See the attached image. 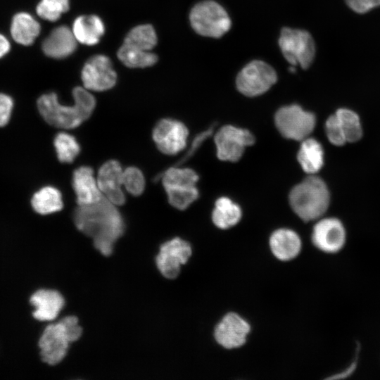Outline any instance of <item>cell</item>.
<instances>
[{
	"label": "cell",
	"mask_w": 380,
	"mask_h": 380,
	"mask_svg": "<svg viewBox=\"0 0 380 380\" xmlns=\"http://www.w3.org/2000/svg\"><path fill=\"white\" fill-rule=\"evenodd\" d=\"M77 228L91 237L95 248L103 255H109L113 245L124 232L123 218L116 205L106 197L98 202L78 205L73 215Z\"/></svg>",
	"instance_id": "6da1fadb"
},
{
	"label": "cell",
	"mask_w": 380,
	"mask_h": 380,
	"mask_svg": "<svg viewBox=\"0 0 380 380\" xmlns=\"http://www.w3.org/2000/svg\"><path fill=\"white\" fill-rule=\"evenodd\" d=\"M73 106L60 103L57 95L47 93L37 100L38 110L50 125L63 129H73L80 126L92 114L96 106L94 96L87 89L77 87L72 91Z\"/></svg>",
	"instance_id": "7a4b0ae2"
},
{
	"label": "cell",
	"mask_w": 380,
	"mask_h": 380,
	"mask_svg": "<svg viewBox=\"0 0 380 380\" xmlns=\"http://www.w3.org/2000/svg\"><path fill=\"white\" fill-rule=\"evenodd\" d=\"M289 202L293 210L303 221L315 220L327 210L329 193L321 178L310 175L291 189Z\"/></svg>",
	"instance_id": "3957f363"
},
{
	"label": "cell",
	"mask_w": 380,
	"mask_h": 380,
	"mask_svg": "<svg viewBox=\"0 0 380 380\" xmlns=\"http://www.w3.org/2000/svg\"><path fill=\"white\" fill-rule=\"evenodd\" d=\"M82 331L75 316H67L48 325L39 340L43 361L51 365L59 363L65 357L70 344L80 337Z\"/></svg>",
	"instance_id": "277c9868"
},
{
	"label": "cell",
	"mask_w": 380,
	"mask_h": 380,
	"mask_svg": "<svg viewBox=\"0 0 380 380\" xmlns=\"http://www.w3.org/2000/svg\"><path fill=\"white\" fill-rule=\"evenodd\" d=\"M189 19L194 31L204 37H221L232 26L231 19L225 9L212 0L196 4L190 12Z\"/></svg>",
	"instance_id": "5b68a950"
},
{
	"label": "cell",
	"mask_w": 380,
	"mask_h": 380,
	"mask_svg": "<svg viewBox=\"0 0 380 380\" xmlns=\"http://www.w3.org/2000/svg\"><path fill=\"white\" fill-rule=\"evenodd\" d=\"M279 45L290 65L308 68L315 56V44L311 34L305 30L284 27L281 30Z\"/></svg>",
	"instance_id": "8992f818"
},
{
	"label": "cell",
	"mask_w": 380,
	"mask_h": 380,
	"mask_svg": "<svg viewBox=\"0 0 380 380\" xmlns=\"http://www.w3.org/2000/svg\"><path fill=\"white\" fill-rule=\"evenodd\" d=\"M277 80V72L271 65L262 61L254 60L239 72L236 84L242 94L253 97L267 91Z\"/></svg>",
	"instance_id": "52a82bcc"
},
{
	"label": "cell",
	"mask_w": 380,
	"mask_h": 380,
	"mask_svg": "<svg viewBox=\"0 0 380 380\" xmlns=\"http://www.w3.org/2000/svg\"><path fill=\"white\" fill-rule=\"evenodd\" d=\"M275 125L281 134L287 139L303 141L308 137L315 126V117L293 104L279 108L274 117Z\"/></svg>",
	"instance_id": "ba28073f"
},
{
	"label": "cell",
	"mask_w": 380,
	"mask_h": 380,
	"mask_svg": "<svg viewBox=\"0 0 380 380\" xmlns=\"http://www.w3.org/2000/svg\"><path fill=\"white\" fill-rule=\"evenodd\" d=\"M214 141L219 159L236 162L243 156L246 147L254 144L255 138L247 129L225 125L215 133Z\"/></svg>",
	"instance_id": "9c48e42d"
},
{
	"label": "cell",
	"mask_w": 380,
	"mask_h": 380,
	"mask_svg": "<svg viewBox=\"0 0 380 380\" xmlns=\"http://www.w3.org/2000/svg\"><path fill=\"white\" fill-rule=\"evenodd\" d=\"M189 132L180 121L165 118L155 125L152 137L160 151L166 155H175L186 146Z\"/></svg>",
	"instance_id": "30bf717a"
},
{
	"label": "cell",
	"mask_w": 380,
	"mask_h": 380,
	"mask_svg": "<svg viewBox=\"0 0 380 380\" xmlns=\"http://www.w3.org/2000/svg\"><path fill=\"white\" fill-rule=\"evenodd\" d=\"M191 245L179 237L169 240L161 245L156 257V265L160 273L167 279L176 278L181 266L191 257Z\"/></svg>",
	"instance_id": "8fae6325"
},
{
	"label": "cell",
	"mask_w": 380,
	"mask_h": 380,
	"mask_svg": "<svg viewBox=\"0 0 380 380\" xmlns=\"http://www.w3.org/2000/svg\"><path fill=\"white\" fill-rule=\"evenodd\" d=\"M116 73L110 60L106 56L96 55L87 61L82 71L85 89L102 91L110 89L116 83Z\"/></svg>",
	"instance_id": "7c38bea8"
},
{
	"label": "cell",
	"mask_w": 380,
	"mask_h": 380,
	"mask_svg": "<svg viewBox=\"0 0 380 380\" xmlns=\"http://www.w3.org/2000/svg\"><path fill=\"white\" fill-rule=\"evenodd\" d=\"M251 331L249 323L236 312H228L216 325L214 337L226 349L242 346Z\"/></svg>",
	"instance_id": "4fadbf2b"
},
{
	"label": "cell",
	"mask_w": 380,
	"mask_h": 380,
	"mask_svg": "<svg viewBox=\"0 0 380 380\" xmlns=\"http://www.w3.org/2000/svg\"><path fill=\"white\" fill-rule=\"evenodd\" d=\"M312 241L315 246L324 253L338 252L346 243V231L343 224L334 217L320 220L313 227Z\"/></svg>",
	"instance_id": "5bb4252c"
},
{
	"label": "cell",
	"mask_w": 380,
	"mask_h": 380,
	"mask_svg": "<svg viewBox=\"0 0 380 380\" xmlns=\"http://www.w3.org/2000/svg\"><path fill=\"white\" fill-rule=\"evenodd\" d=\"M123 170L118 160H109L100 167L97 183L102 194L115 205L125 202V193L122 189Z\"/></svg>",
	"instance_id": "9a60e30c"
},
{
	"label": "cell",
	"mask_w": 380,
	"mask_h": 380,
	"mask_svg": "<svg viewBox=\"0 0 380 380\" xmlns=\"http://www.w3.org/2000/svg\"><path fill=\"white\" fill-rule=\"evenodd\" d=\"M72 184L79 205L95 203L103 196L94 177V171L89 166H81L74 171Z\"/></svg>",
	"instance_id": "2e32d148"
},
{
	"label": "cell",
	"mask_w": 380,
	"mask_h": 380,
	"mask_svg": "<svg viewBox=\"0 0 380 380\" xmlns=\"http://www.w3.org/2000/svg\"><path fill=\"white\" fill-rule=\"evenodd\" d=\"M30 303L34 307L32 315L36 319L51 321L57 317L65 300L57 291L40 289L32 295Z\"/></svg>",
	"instance_id": "e0dca14e"
},
{
	"label": "cell",
	"mask_w": 380,
	"mask_h": 380,
	"mask_svg": "<svg viewBox=\"0 0 380 380\" xmlns=\"http://www.w3.org/2000/svg\"><path fill=\"white\" fill-rule=\"evenodd\" d=\"M77 46V39L70 29L62 25L55 28L44 39L42 49L53 58H63L72 53Z\"/></svg>",
	"instance_id": "ac0fdd59"
},
{
	"label": "cell",
	"mask_w": 380,
	"mask_h": 380,
	"mask_svg": "<svg viewBox=\"0 0 380 380\" xmlns=\"http://www.w3.org/2000/svg\"><path fill=\"white\" fill-rule=\"evenodd\" d=\"M270 248L272 254L281 261H289L300 253L302 243L298 234L289 229L275 230L270 237Z\"/></svg>",
	"instance_id": "d6986e66"
},
{
	"label": "cell",
	"mask_w": 380,
	"mask_h": 380,
	"mask_svg": "<svg viewBox=\"0 0 380 380\" xmlns=\"http://www.w3.org/2000/svg\"><path fill=\"white\" fill-rule=\"evenodd\" d=\"M104 30L102 20L94 15L80 16L72 25V32L77 41L89 46L99 42Z\"/></svg>",
	"instance_id": "ffe728a7"
},
{
	"label": "cell",
	"mask_w": 380,
	"mask_h": 380,
	"mask_svg": "<svg viewBox=\"0 0 380 380\" xmlns=\"http://www.w3.org/2000/svg\"><path fill=\"white\" fill-rule=\"evenodd\" d=\"M40 25L30 14L21 12L15 14L11 24L12 38L18 44H32L40 32Z\"/></svg>",
	"instance_id": "44dd1931"
},
{
	"label": "cell",
	"mask_w": 380,
	"mask_h": 380,
	"mask_svg": "<svg viewBox=\"0 0 380 380\" xmlns=\"http://www.w3.org/2000/svg\"><path fill=\"white\" fill-rule=\"evenodd\" d=\"M297 158L302 169L306 173L314 175L323 165V148L318 141L308 137L302 141Z\"/></svg>",
	"instance_id": "7402d4cb"
},
{
	"label": "cell",
	"mask_w": 380,
	"mask_h": 380,
	"mask_svg": "<svg viewBox=\"0 0 380 380\" xmlns=\"http://www.w3.org/2000/svg\"><path fill=\"white\" fill-rule=\"evenodd\" d=\"M33 210L40 215L60 211L63 207L61 191L56 187L46 186L36 191L31 198Z\"/></svg>",
	"instance_id": "603a6c76"
},
{
	"label": "cell",
	"mask_w": 380,
	"mask_h": 380,
	"mask_svg": "<svg viewBox=\"0 0 380 380\" xmlns=\"http://www.w3.org/2000/svg\"><path fill=\"white\" fill-rule=\"evenodd\" d=\"M241 218L240 207L227 197H221L215 201L212 213L214 224L222 229L236 225Z\"/></svg>",
	"instance_id": "cb8c5ba5"
},
{
	"label": "cell",
	"mask_w": 380,
	"mask_h": 380,
	"mask_svg": "<svg viewBox=\"0 0 380 380\" xmlns=\"http://www.w3.org/2000/svg\"><path fill=\"white\" fill-rule=\"evenodd\" d=\"M118 57L129 68H146L154 65L158 57L153 53L124 44L118 51Z\"/></svg>",
	"instance_id": "d4e9b609"
},
{
	"label": "cell",
	"mask_w": 380,
	"mask_h": 380,
	"mask_svg": "<svg viewBox=\"0 0 380 380\" xmlns=\"http://www.w3.org/2000/svg\"><path fill=\"white\" fill-rule=\"evenodd\" d=\"M163 187L196 186L198 176L190 168L172 166L160 175Z\"/></svg>",
	"instance_id": "484cf974"
},
{
	"label": "cell",
	"mask_w": 380,
	"mask_h": 380,
	"mask_svg": "<svg viewBox=\"0 0 380 380\" xmlns=\"http://www.w3.org/2000/svg\"><path fill=\"white\" fill-rule=\"evenodd\" d=\"M157 43V36L150 25H141L134 27L126 36L124 44L141 49L151 50Z\"/></svg>",
	"instance_id": "4316f807"
},
{
	"label": "cell",
	"mask_w": 380,
	"mask_h": 380,
	"mask_svg": "<svg viewBox=\"0 0 380 380\" xmlns=\"http://www.w3.org/2000/svg\"><path fill=\"white\" fill-rule=\"evenodd\" d=\"M58 159L61 163H70L80 152V146L75 137L66 132L58 133L53 140Z\"/></svg>",
	"instance_id": "83f0119b"
},
{
	"label": "cell",
	"mask_w": 380,
	"mask_h": 380,
	"mask_svg": "<svg viewBox=\"0 0 380 380\" xmlns=\"http://www.w3.org/2000/svg\"><path fill=\"white\" fill-rule=\"evenodd\" d=\"M170 204L179 210H185L198 198L196 186L164 188Z\"/></svg>",
	"instance_id": "f1b7e54d"
},
{
	"label": "cell",
	"mask_w": 380,
	"mask_h": 380,
	"mask_svg": "<svg viewBox=\"0 0 380 380\" xmlns=\"http://www.w3.org/2000/svg\"><path fill=\"white\" fill-rule=\"evenodd\" d=\"M347 141L354 142L362 135V129L358 115L351 110L340 108L336 112Z\"/></svg>",
	"instance_id": "f546056e"
},
{
	"label": "cell",
	"mask_w": 380,
	"mask_h": 380,
	"mask_svg": "<svg viewBox=\"0 0 380 380\" xmlns=\"http://www.w3.org/2000/svg\"><path fill=\"white\" fill-rule=\"evenodd\" d=\"M69 9V0H42L37 6V13L42 18L56 21Z\"/></svg>",
	"instance_id": "4dcf8cb0"
},
{
	"label": "cell",
	"mask_w": 380,
	"mask_h": 380,
	"mask_svg": "<svg viewBox=\"0 0 380 380\" xmlns=\"http://www.w3.org/2000/svg\"><path fill=\"white\" fill-rule=\"evenodd\" d=\"M122 186L133 196L141 195L145 188V178L142 172L134 166H130L122 172Z\"/></svg>",
	"instance_id": "1f68e13d"
},
{
	"label": "cell",
	"mask_w": 380,
	"mask_h": 380,
	"mask_svg": "<svg viewBox=\"0 0 380 380\" xmlns=\"http://www.w3.org/2000/svg\"><path fill=\"white\" fill-rule=\"evenodd\" d=\"M325 130L328 139L335 146H342L347 142L340 122L336 115H331L325 123Z\"/></svg>",
	"instance_id": "d6a6232c"
},
{
	"label": "cell",
	"mask_w": 380,
	"mask_h": 380,
	"mask_svg": "<svg viewBox=\"0 0 380 380\" xmlns=\"http://www.w3.org/2000/svg\"><path fill=\"white\" fill-rule=\"evenodd\" d=\"M13 106V100L9 95L0 93V127L9 122Z\"/></svg>",
	"instance_id": "836d02e7"
},
{
	"label": "cell",
	"mask_w": 380,
	"mask_h": 380,
	"mask_svg": "<svg viewBox=\"0 0 380 380\" xmlns=\"http://www.w3.org/2000/svg\"><path fill=\"white\" fill-rule=\"evenodd\" d=\"M348 6L357 13H365L380 6V0H346Z\"/></svg>",
	"instance_id": "e575fe53"
},
{
	"label": "cell",
	"mask_w": 380,
	"mask_h": 380,
	"mask_svg": "<svg viewBox=\"0 0 380 380\" xmlns=\"http://www.w3.org/2000/svg\"><path fill=\"white\" fill-rule=\"evenodd\" d=\"M11 48L10 42L3 34H0V58L8 53Z\"/></svg>",
	"instance_id": "d590c367"
},
{
	"label": "cell",
	"mask_w": 380,
	"mask_h": 380,
	"mask_svg": "<svg viewBox=\"0 0 380 380\" xmlns=\"http://www.w3.org/2000/svg\"><path fill=\"white\" fill-rule=\"evenodd\" d=\"M357 366V363L355 361H354L349 367H347L346 369L342 371L340 373L336 374V375H334L331 379H344L350 376L353 372L355 371Z\"/></svg>",
	"instance_id": "8d00e7d4"
}]
</instances>
